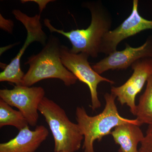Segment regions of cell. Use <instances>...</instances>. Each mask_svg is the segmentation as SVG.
I'll return each instance as SVG.
<instances>
[{
	"label": "cell",
	"mask_w": 152,
	"mask_h": 152,
	"mask_svg": "<svg viewBox=\"0 0 152 152\" xmlns=\"http://www.w3.org/2000/svg\"><path fill=\"white\" fill-rule=\"evenodd\" d=\"M91 15V24L86 29L64 31L54 27L48 19L44 24L51 33L56 32L67 38L72 45L71 51L75 54L84 53L89 57L97 58L100 53L103 38L110 30L112 18L110 13L101 1L87 2L85 5Z\"/></svg>",
	"instance_id": "1"
},
{
	"label": "cell",
	"mask_w": 152,
	"mask_h": 152,
	"mask_svg": "<svg viewBox=\"0 0 152 152\" xmlns=\"http://www.w3.org/2000/svg\"><path fill=\"white\" fill-rule=\"evenodd\" d=\"M106 104L103 111L94 116L87 114L83 107H77L76 119L84 137V152H95L94 143L100 141L103 137L111 134L113 129L125 124L141 126L137 120L129 119L120 115L116 105L114 95L106 93L104 95Z\"/></svg>",
	"instance_id": "2"
},
{
	"label": "cell",
	"mask_w": 152,
	"mask_h": 152,
	"mask_svg": "<svg viewBox=\"0 0 152 152\" xmlns=\"http://www.w3.org/2000/svg\"><path fill=\"white\" fill-rule=\"evenodd\" d=\"M61 45L59 39L51 35L42 50L37 54L31 56L25 63L29 68L24 76L22 86L31 87L38 82L50 78L59 79L66 86L76 83L77 78L62 63Z\"/></svg>",
	"instance_id": "3"
},
{
	"label": "cell",
	"mask_w": 152,
	"mask_h": 152,
	"mask_svg": "<svg viewBox=\"0 0 152 152\" xmlns=\"http://www.w3.org/2000/svg\"><path fill=\"white\" fill-rule=\"evenodd\" d=\"M39 111L48 125L54 140L55 152H76L80 148L84 137L78 125L69 119L64 109L45 97Z\"/></svg>",
	"instance_id": "4"
},
{
	"label": "cell",
	"mask_w": 152,
	"mask_h": 152,
	"mask_svg": "<svg viewBox=\"0 0 152 152\" xmlns=\"http://www.w3.org/2000/svg\"><path fill=\"white\" fill-rule=\"evenodd\" d=\"M14 16L24 26L27 37L23 47L17 56L0 73V81L9 82L16 86H22L25 74L20 67V60L28 47L34 42L40 43L45 46L48 37L43 31L40 22L41 15L28 16L19 10H14L12 12Z\"/></svg>",
	"instance_id": "5"
},
{
	"label": "cell",
	"mask_w": 152,
	"mask_h": 152,
	"mask_svg": "<svg viewBox=\"0 0 152 152\" xmlns=\"http://www.w3.org/2000/svg\"><path fill=\"white\" fill-rule=\"evenodd\" d=\"M60 57L63 64L75 75L78 80L86 84L89 88L91 99V107L93 111L101 107V103L98 98V85L102 82L113 84L115 82L102 77L95 72L88 61L89 56L84 53L75 54L70 49L61 45Z\"/></svg>",
	"instance_id": "6"
},
{
	"label": "cell",
	"mask_w": 152,
	"mask_h": 152,
	"mask_svg": "<svg viewBox=\"0 0 152 152\" xmlns=\"http://www.w3.org/2000/svg\"><path fill=\"white\" fill-rule=\"evenodd\" d=\"M45 91L41 87L15 86L12 89L0 90V98L23 114L31 126H37L39 107L45 98Z\"/></svg>",
	"instance_id": "7"
},
{
	"label": "cell",
	"mask_w": 152,
	"mask_h": 152,
	"mask_svg": "<svg viewBox=\"0 0 152 152\" xmlns=\"http://www.w3.org/2000/svg\"><path fill=\"white\" fill-rule=\"evenodd\" d=\"M133 73L126 82L120 86L112 87L111 93L122 105L129 107L131 113L136 115V96L152 76V58H145L136 61L132 66Z\"/></svg>",
	"instance_id": "8"
},
{
	"label": "cell",
	"mask_w": 152,
	"mask_h": 152,
	"mask_svg": "<svg viewBox=\"0 0 152 152\" xmlns=\"http://www.w3.org/2000/svg\"><path fill=\"white\" fill-rule=\"evenodd\" d=\"M138 0L133 1L132 12L116 28L110 30L104 36L100 53L108 55L117 50L118 45L125 39L145 30L152 29V20L141 16L138 11Z\"/></svg>",
	"instance_id": "9"
},
{
	"label": "cell",
	"mask_w": 152,
	"mask_h": 152,
	"mask_svg": "<svg viewBox=\"0 0 152 152\" xmlns=\"http://www.w3.org/2000/svg\"><path fill=\"white\" fill-rule=\"evenodd\" d=\"M145 58H152V36H149L142 45L137 48L126 44L124 50L113 52L92 67L100 75L110 70L126 69L136 61Z\"/></svg>",
	"instance_id": "10"
},
{
	"label": "cell",
	"mask_w": 152,
	"mask_h": 152,
	"mask_svg": "<svg viewBox=\"0 0 152 152\" xmlns=\"http://www.w3.org/2000/svg\"><path fill=\"white\" fill-rule=\"evenodd\" d=\"M48 135L45 126H37L34 130L27 126L19 131L13 139L0 144V152H35Z\"/></svg>",
	"instance_id": "11"
},
{
	"label": "cell",
	"mask_w": 152,
	"mask_h": 152,
	"mask_svg": "<svg viewBox=\"0 0 152 152\" xmlns=\"http://www.w3.org/2000/svg\"><path fill=\"white\" fill-rule=\"evenodd\" d=\"M140 126L133 124H125L116 127L112 131L115 143L119 145V152L138 151V145L144 138Z\"/></svg>",
	"instance_id": "12"
},
{
	"label": "cell",
	"mask_w": 152,
	"mask_h": 152,
	"mask_svg": "<svg viewBox=\"0 0 152 152\" xmlns=\"http://www.w3.org/2000/svg\"><path fill=\"white\" fill-rule=\"evenodd\" d=\"M135 116L141 125H152V76L148 80L145 90L139 99Z\"/></svg>",
	"instance_id": "13"
},
{
	"label": "cell",
	"mask_w": 152,
	"mask_h": 152,
	"mask_svg": "<svg viewBox=\"0 0 152 152\" xmlns=\"http://www.w3.org/2000/svg\"><path fill=\"white\" fill-rule=\"evenodd\" d=\"M28 125L27 120L20 111L14 110L4 101L0 99V128L13 126L20 131Z\"/></svg>",
	"instance_id": "14"
},
{
	"label": "cell",
	"mask_w": 152,
	"mask_h": 152,
	"mask_svg": "<svg viewBox=\"0 0 152 152\" xmlns=\"http://www.w3.org/2000/svg\"><path fill=\"white\" fill-rule=\"evenodd\" d=\"M139 152H152V125H149Z\"/></svg>",
	"instance_id": "15"
},
{
	"label": "cell",
	"mask_w": 152,
	"mask_h": 152,
	"mask_svg": "<svg viewBox=\"0 0 152 152\" xmlns=\"http://www.w3.org/2000/svg\"><path fill=\"white\" fill-rule=\"evenodd\" d=\"M14 23L11 20L5 19L1 15H0V27L1 29L12 34L13 28Z\"/></svg>",
	"instance_id": "16"
},
{
	"label": "cell",
	"mask_w": 152,
	"mask_h": 152,
	"mask_svg": "<svg viewBox=\"0 0 152 152\" xmlns=\"http://www.w3.org/2000/svg\"><path fill=\"white\" fill-rule=\"evenodd\" d=\"M35 1L38 3L39 4V8L40 14L42 12L43 10L45 8L46 6L48 3L52 1Z\"/></svg>",
	"instance_id": "17"
},
{
	"label": "cell",
	"mask_w": 152,
	"mask_h": 152,
	"mask_svg": "<svg viewBox=\"0 0 152 152\" xmlns=\"http://www.w3.org/2000/svg\"><path fill=\"white\" fill-rule=\"evenodd\" d=\"M138 152V151H137V152Z\"/></svg>",
	"instance_id": "18"
},
{
	"label": "cell",
	"mask_w": 152,
	"mask_h": 152,
	"mask_svg": "<svg viewBox=\"0 0 152 152\" xmlns=\"http://www.w3.org/2000/svg\"></svg>",
	"instance_id": "19"
}]
</instances>
